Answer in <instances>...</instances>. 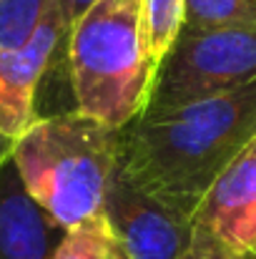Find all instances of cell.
<instances>
[{
    "label": "cell",
    "mask_w": 256,
    "mask_h": 259,
    "mask_svg": "<svg viewBox=\"0 0 256 259\" xmlns=\"http://www.w3.org/2000/svg\"><path fill=\"white\" fill-rule=\"evenodd\" d=\"M256 136V81L143 113L121 131L118 171L136 189L193 217L203 191Z\"/></svg>",
    "instance_id": "1"
},
{
    "label": "cell",
    "mask_w": 256,
    "mask_h": 259,
    "mask_svg": "<svg viewBox=\"0 0 256 259\" xmlns=\"http://www.w3.org/2000/svg\"><path fill=\"white\" fill-rule=\"evenodd\" d=\"M121 131L78 111L38 118L10 159L28 196L58 229H71L103 211L118 171Z\"/></svg>",
    "instance_id": "2"
},
{
    "label": "cell",
    "mask_w": 256,
    "mask_h": 259,
    "mask_svg": "<svg viewBox=\"0 0 256 259\" xmlns=\"http://www.w3.org/2000/svg\"><path fill=\"white\" fill-rule=\"evenodd\" d=\"M68 71L76 111L113 131L138 121L156 68L141 38L138 0H95L68 28Z\"/></svg>",
    "instance_id": "3"
},
{
    "label": "cell",
    "mask_w": 256,
    "mask_h": 259,
    "mask_svg": "<svg viewBox=\"0 0 256 259\" xmlns=\"http://www.w3.org/2000/svg\"><path fill=\"white\" fill-rule=\"evenodd\" d=\"M256 81V23L181 30L161 61L146 113L214 98Z\"/></svg>",
    "instance_id": "4"
},
{
    "label": "cell",
    "mask_w": 256,
    "mask_h": 259,
    "mask_svg": "<svg viewBox=\"0 0 256 259\" xmlns=\"http://www.w3.org/2000/svg\"><path fill=\"white\" fill-rule=\"evenodd\" d=\"M193 259H256V136L203 191Z\"/></svg>",
    "instance_id": "5"
},
{
    "label": "cell",
    "mask_w": 256,
    "mask_h": 259,
    "mask_svg": "<svg viewBox=\"0 0 256 259\" xmlns=\"http://www.w3.org/2000/svg\"><path fill=\"white\" fill-rule=\"evenodd\" d=\"M103 214L131 259H193L196 229L188 214L136 189L116 171Z\"/></svg>",
    "instance_id": "6"
},
{
    "label": "cell",
    "mask_w": 256,
    "mask_h": 259,
    "mask_svg": "<svg viewBox=\"0 0 256 259\" xmlns=\"http://www.w3.org/2000/svg\"><path fill=\"white\" fill-rule=\"evenodd\" d=\"M68 35V23L56 5L38 33L15 51H0V136L18 141L35 121V93L58 43Z\"/></svg>",
    "instance_id": "7"
},
{
    "label": "cell",
    "mask_w": 256,
    "mask_h": 259,
    "mask_svg": "<svg viewBox=\"0 0 256 259\" xmlns=\"http://www.w3.org/2000/svg\"><path fill=\"white\" fill-rule=\"evenodd\" d=\"M61 234L8 159L0 166V259H50Z\"/></svg>",
    "instance_id": "8"
},
{
    "label": "cell",
    "mask_w": 256,
    "mask_h": 259,
    "mask_svg": "<svg viewBox=\"0 0 256 259\" xmlns=\"http://www.w3.org/2000/svg\"><path fill=\"white\" fill-rule=\"evenodd\" d=\"M50 259H131L103 211L66 229Z\"/></svg>",
    "instance_id": "9"
},
{
    "label": "cell",
    "mask_w": 256,
    "mask_h": 259,
    "mask_svg": "<svg viewBox=\"0 0 256 259\" xmlns=\"http://www.w3.org/2000/svg\"><path fill=\"white\" fill-rule=\"evenodd\" d=\"M141 38L148 61L159 71L186 23V0H138Z\"/></svg>",
    "instance_id": "10"
},
{
    "label": "cell",
    "mask_w": 256,
    "mask_h": 259,
    "mask_svg": "<svg viewBox=\"0 0 256 259\" xmlns=\"http://www.w3.org/2000/svg\"><path fill=\"white\" fill-rule=\"evenodd\" d=\"M58 0H0V51L23 48Z\"/></svg>",
    "instance_id": "11"
},
{
    "label": "cell",
    "mask_w": 256,
    "mask_h": 259,
    "mask_svg": "<svg viewBox=\"0 0 256 259\" xmlns=\"http://www.w3.org/2000/svg\"><path fill=\"white\" fill-rule=\"evenodd\" d=\"M256 0H186L183 30L254 25Z\"/></svg>",
    "instance_id": "12"
},
{
    "label": "cell",
    "mask_w": 256,
    "mask_h": 259,
    "mask_svg": "<svg viewBox=\"0 0 256 259\" xmlns=\"http://www.w3.org/2000/svg\"><path fill=\"white\" fill-rule=\"evenodd\" d=\"M93 3H95V0H58V5H61V10H63V18H66L68 28L83 15Z\"/></svg>",
    "instance_id": "13"
},
{
    "label": "cell",
    "mask_w": 256,
    "mask_h": 259,
    "mask_svg": "<svg viewBox=\"0 0 256 259\" xmlns=\"http://www.w3.org/2000/svg\"><path fill=\"white\" fill-rule=\"evenodd\" d=\"M10 151H13V141H8V139L0 136V166L10 159Z\"/></svg>",
    "instance_id": "14"
}]
</instances>
